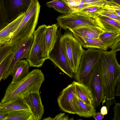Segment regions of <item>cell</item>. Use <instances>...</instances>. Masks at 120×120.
Masks as SVG:
<instances>
[{"label":"cell","instance_id":"1","mask_svg":"<svg viewBox=\"0 0 120 120\" xmlns=\"http://www.w3.org/2000/svg\"><path fill=\"white\" fill-rule=\"evenodd\" d=\"M116 55L114 51L102 50L98 62L102 72L108 110L115 102L116 88L120 78V65Z\"/></svg>","mask_w":120,"mask_h":120},{"label":"cell","instance_id":"2","mask_svg":"<svg viewBox=\"0 0 120 120\" xmlns=\"http://www.w3.org/2000/svg\"><path fill=\"white\" fill-rule=\"evenodd\" d=\"M45 80L44 75L41 70L34 69L19 82L10 83L7 87L1 102L4 103L19 98H24L32 93H39Z\"/></svg>","mask_w":120,"mask_h":120},{"label":"cell","instance_id":"3","mask_svg":"<svg viewBox=\"0 0 120 120\" xmlns=\"http://www.w3.org/2000/svg\"><path fill=\"white\" fill-rule=\"evenodd\" d=\"M40 8L38 0H31L9 44L15 45L19 41L34 35L38 23Z\"/></svg>","mask_w":120,"mask_h":120},{"label":"cell","instance_id":"4","mask_svg":"<svg viewBox=\"0 0 120 120\" xmlns=\"http://www.w3.org/2000/svg\"><path fill=\"white\" fill-rule=\"evenodd\" d=\"M61 35L60 45L68 64L75 75L79 69L80 60L85 50L80 43L68 30Z\"/></svg>","mask_w":120,"mask_h":120},{"label":"cell","instance_id":"5","mask_svg":"<svg viewBox=\"0 0 120 120\" xmlns=\"http://www.w3.org/2000/svg\"><path fill=\"white\" fill-rule=\"evenodd\" d=\"M56 20L60 28L65 30L84 27H99L91 15L86 12L73 11L60 15Z\"/></svg>","mask_w":120,"mask_h":120},{"label":"cell","instance_id":"6","mask_svg":"<svg viewBox=\"0 0 120 120\" xmlns=\"http://www.w3.org/2000/svg\"><path fill=\"white\" fill-rule=\"evenodd\" d=\"M47 26L45 24L39 26L34 33V40L26 59L30 67H41L48 59L45 51V33Z\"/></svg>","mask_w":120,"mask_h":120},{"label":"cell","instance_id":"7","mask_svg":"<svg viewBox=\"0 0 120 120\" xmlns=\"http://www.w3.org/2000/svg\"><path fill=\"white\" fill-rule=\"evenodd\" d=\"M101 50L88 49L81 57L78 70L74 75L76 81L86 85L92 71L98 63Z\"/></svg>","mask_w":120,"mask_h":120},{"label":"cell","instance_id":"8","mask_svg":"<svg viewBox=\"0 0 120 120\" xmlns=\"http://www.w3.org/2000/svg\"><path fill=\"white\" fill-rule=\"evenodd\" d=\"M86 85L90 91L95 107L99 106L105 102V91L102 72L98 63L91 72Z\"/></svg>","mask_w":120,"mask_h":120},{"label":"cell","instance_id":"9","mask_svg":"<svg viewBox=\"0 0 120 120\" xmlns=\"http://www.w3.org/2000/svg\"><path fill=\"white\" fill-rule=\"evenodd\" d=\"M34 38V35L20 40L15 44V52L10 63L4 74L2 79L3 80L11 75L15 66L19 61L26 59L28 56Z\"/></svg>","mask_w":120,"mask_h":120},{"label":"cell","instance_id":"10","mask_svg":"<svg viewBox=\"0 0 120 120\" xmlns=\"http://www.w3.org/2000/svg\"><path fill=\"white\" fill-rule=\"evenodd\" d=\"M61 29L60 28L57 30L56 41L53 47L49 53V59L55 66L72 78L74 76V74L68 64L60 45Z\"/></svg>","mask_w":120,"mask_h":120},{"label":"cell","instance_id":"11","mask_svg":"<svg viewBox=\"0 0 120 120\" xmlns=\"http://www.w3.org/2000/svg\"><path fill=\"white\" fill-rule=\"evenodd\" d=\"M6 20L8 23L28 9L31 0H0Z\"/></svg>","mask_w":120,"mask_h":120},{"label":"cell","instance_id":"12","mask_svg":"<svg viewBox=\"0 0 120 120\" xmlns=\"http://www.w3.org/2000/svg\"><path fill=\"white\" fill-rule=\"evenodd\" d=\"M77 96L74 86L72 83L64 88L57 99V102L60 109L69 113H77L75 100Z\"/></svg>","mask_w":120,"mask_h":120},{"label":"cell","instance_id":"13","mask_svg":"<svg viewBox=\"0 0 120 120\" xmlns=\"http://www.w3.org/2000/svg\"><path fill=\"white\" fill-rule=\"evenodd\" d=\"M24 99L32 114L34 120H41L44 113V109L39 93H32Z\"/></svg>","mask_w":120,"mask_h":120},{"label":"cell","instance_id":"14","mask_svg":"<svg viewBox=\"0 0 120 120\" xmlns=\"http://www.w3.org/2000/svg\"><path fill=\"white\" fill-rule=\"evenodd\" d=\"M91 15L96 24L103 31L120 33V22L97 13Z\"/></svg>","mask_w":120,"mask_h":120},{"label":"cell","instance_id":"15","mask_svg":"<svg viewBox=\"0 0 120 120\" xmlns=\"http://www.w3.org/2000/svg\"><path fill=\"white\" fill-rule=\"evenodd\" d=\"M25 13L20 14L0 31V46L9 43Z\"/></svg>","mask_w":120,"mask_h":120},{"label":"cell","instance_id":"16","mask_svg":"<svg viewBox=\"0 0 120 120\" xmlns=\"http://www.w3.org/2000/svg\"><path fill=\"white\" fill-rule=\"evenodd\" d=\"M57 24L47 26L45 33V54L49 59V53L53 47L56 41L58 27Z\"/></svg>","mask_w":120,"mask_h":120},{"label":"cell","instance_id":"17","mask_svg":"<svg viewBox=\"0 0 120 120\" xmlns=\"http://www.w3.org/2000/svg\"><path fill=\"white\" fill-rule=\"evenodd\" d=\"M30 67L26 59L18 61L13 69L11 75L12 77L11 84L16 83L24 78L29 73Z\"/></svg>","mask_w":120,"mask_h":120},{"label":"cell","instance_id":"18","mask_svg":"<svg viewBox=\"0 0 120 120\" xmlns=\"http://www.w3.org/2000/svg\"><path fill=\"white\" fill-rule=\"evenodd\" d=\"M72 34L74 36L80 43L83 47L88 49H97L105 51H107L108 49L99 38H87Z\"/></svg>","mask_w":120,"mask_h":120},{"label":"cell","instance_id":"19","mask_svg":"<svg viewBox=\"0 0 120 120\" xmlns=\"http://www.w3.org/2000/svg\"><path fill=\"white\" fill-rule=\"evenodd\" d=\"M29 109L24 98H20L4 103L0 102V112Z\"/></svg>","mask_w":120,"mask_h":120},{"label":"cell","instance_id":"20","mask_svg":"<svg viewBox=\"0 0 120 120\" xmlns=\"http://www.w3.org/2000/svg\"><path fill=\"white\" fill-rule=\"evenodd\" d=\"M74 85L77 95L85 103L89 104H92L93 99L91 92L88 86L82 83L74 81Z\"/></svg>","mask_w":120,"mask_h":120},{"label":"cell","instance_id":"21","mask_svg":"<svg viewBox=\"0 0 120 120\" xmlns=\"http://www.w3.org/2000/svg\"><path fill=\"white\" fill-rule=\"evenodd\" d=\"M76 104L77 113L79 116L88 118L93 116L96 112L95 108L93 104H87L77 96L76 98Z\"/></svg>","mask_w":120,"mask_h":120},{"label":"cell","instance_id":"22","mask_svg":"<svg viewBox=\"0 0 120 120\" xmlns=\"http://www.w3.org/2000/svg\"><path fill=\"white\" fill-rule=\"evenodd\" d=\"M69 30L80 36L93 38H98L103 31L99 27H84Z\"/></svg>","mask_w":120,"mask_h":120},{"label":"cell","instance_id":"23","mask_svg":"<svg viewBox=\"0 0 120 120\" xmlns=\"http://www.w3.org/2000/svg\"><path fill=\"white\" fill-rule=\"evenodd\" d=\"M6 120H34L29 109L8 112Z\"/></svg>","mask_w":120,"mask_h":120},{"label":"cell","instance_id":"24","mask_svg":"<svg viewBox=\"0 0 120 120\" xmlns=\"http://www.w3.org/2000/svg\"><path fill=\"white\" fill-rule=\"evenodd\" d=\"M98 38L108 48H110L112 45L120 39V33L103 31Z\"/></svg>","mask_w":120,"mask_h":120},{"label":"cell","instance_id":"25","mask_svg":"<svg viewBox=\"0 0 120 120\" xmlns=\"http://www.w3.org/2000/svg\"><path fill=\"white\" fill-rule=\"evenodd\" d=\"M46 5L49 7L53 8L61 14L68 13L73 11L62 0H53L46 3Z\"/></svg>","mask_w":120,"mask_h":120},{"label":"cell","instance_id":"26","mask_svg":"<svg viewBox=\"0 0 120 120\" xmlns=\"http://www.w3.org/2000/svg\"><path fill=\"white\" fill-rule=\"evenodd\" d=\"M14 49L6 56L0 64V82L13 57L15 52Z\"/></svg>","mask_w":120,"mask_h":120},{"label":"cell","instance_id":"27","mask_svg":"<svg viewBox=\"0 0 120 120\" xmlns=\"http://www.w3.org/2000/svg\"><path fill=\"white\" fill-rule=\"evenodd\" d=\"M83 2L94 6H116L120 7L117 3L105 0H81Z\"/></svg>","mask_w":120,"mask_h":120},{"label":"cell","instance_id":"28","mask_svg":"<svg viewBox=\"0 0 120 120\" xmlns=\"http://www.w3.org/2000/svg\"><path fill=\"white\" fill-rule=\"evenodd\" d=\"M105 6H94L76 11H81L86 12L92 15L103 10Z\"/></svg>","mask_w":120,"mask_h":120},{"label":"cell","instance_id":"29","mask_svg":"<svg viewBox=\"0 0 120 120\" xmlns=\"http://www.w3.org/2000/svg\"><path fill=\"white\" fill-rule=\"evenodd\" d=\"M96 13L101 15L108 17L120 22V16L116 14L109 12L104 9Z\"/></svg>","mask_w":120,"mask_h":120},{"label":"cell","instance_id":"30","mask_svg":"<svg viewBox=\"0 0 120 120\" xmlns=\"http://www.w3.org/2000/svg\"><path fill=\"white\" fill-rule=\"evenodd\" d=\"M8 24L5 19L0 0V31L7 25Z\"/></svg>","mask_w":120,"mask_h":120},{"label":"cell","instance_id":"31","mask_svg":"<svg viewBox=\"0 0 120 120\" xmlns=\"http://www.w3.org/2000/svg\"><path fill=\"white\" fill-rule=\"evenodd\" d=\"M113 108L114 116L113 120H120V103L115 102Z\"/></svg>","mask_w":120,"mask_h":120},{"label":"cell","instance_id":"32","mask_svg":"<svg viewBox=\"0 0 120 120\" xmlns=\"http://www.w3.org/2000/svg\"><path fill=\"white\" fill-rule=\"evenodd\" d=\"M69 117L68 115H65L64 113H60L56 116L54 118H52L49 117L45 118L43 120H68Z\"/></svg>","mask_w":120,"mask_h":120},{"label":"cell","instance_id":"33","mask_svg":"<svg viewBox=\"0 0 120 120\" xmlns=\"http://www.w3.org/2000/svg\"><path fill=\"white\" fill-rule=\"evenodd\" d=\"M95 6L84 3L82 1L79 3L78 5L75 7L72 10L73 11H78L88 7Z\"/></svg>","mask_w":120,"mask_h":120},{"label":"cell","instance_id":"34","mask_svg":"<svg viewBox=\"0 0 120 120\" xmlns=\"http://www.w3.org/2000/svg\"><path fill=\"white\" fill-rule=\"evenodd\" d=\"M81 0H68L66 3L72 10L75 7L77 6Z\"/></svg>","mask_w":120,"mask_h":120},{"label":"cell","instance_id":"35","mask_svg":"<svg viewBox=\"0 0 120 120\" xmlns=\"http://www.w3.org/2000/svg\"><path fill=\"white\" fill-rule=\"evenodd\" d=\"M111 51L116 52L120 50V39L114 43L111 47Z\"/></svg>","mask_w":120,"mask_h":120},{"label":"cell","instance_id":"36","mask_svg":"<svg viewBox=\"0 0 120 120\" xmlns=\"http://www.w3.org/2000/svg\"><path fill=\"white\" fill-rule=\"evenodd\" d=\"M93 117L96 120H101L104 117V115L100 112H95L93 116Z\"/></svg>","mask_w":120,"mask_h":120},{"label":"cell","instance_id":"37","mask_svg":"<svg viewBox=\"0 0 120 120\" xmlns=\"http://www.w3.org/2000/svg\"><path fill=\"white\" fill-rule=\"evenodd\" d=\"M116 92L115 96H120V78L117 82L116 88Z\"/></svg>","mask_w":120,"mask_h":120},{"label":"cell","instance_id":"38","mask_svg":"<svg viewBox=\"0 0 120 120\" xmlns=\"http://www.w3.org/2000/svg\"><path fill=\"white\" fill-rule=\"evenodd\" d=\"M8 112H0V120H6L8 116Z\"/></svg>","mask_w":120,"mask_h":120},{"label":"cell","instance_id":"39","mask_svg":"<svg viewBox=\"0 0 120 120\" xmlns=\"http://www.w3.org/2000/svg\"><path fill=\"white\" fill-rule=\"evenodd\" d=\"M108 110L106 106H102L100 110V112L104 115H106L107 114Z\"/></svg>","mask_w":120,"mask_h":120},{"label":"cell","instance_id":"40","mask_svg":"<svg viewBox=\"0 0 120 120\" xmlns=\"http://www.w3.org/2000/svg\"><path fill=\"white\" fill-rule=\"evenodd\" d=\"M106 0L112 1L115 2L117 4H118L120 2V0Z\"/></svg>","mask_w":120,"mask_h":120}]
</instances>
